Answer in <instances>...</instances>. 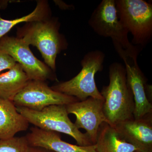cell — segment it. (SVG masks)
I'll return each instance as SVG.
<instances>
[{"instance_id": "obj_1", "label": "cell", "mask_w": 152, "mask_h": 152, "mask_svg": "<svg viewBox=\"0 0 152 152\" xmlns=\"http://www.w3.org/2000/svg\"><path fill=\"white\" fill-rule=\"evenodd\" d=\"M110 83L101 94L104 99L103 111L109 125L114 127L121 122L134 119L135 104L132 92L122 64H112L109 67Z\"/></svg>"}, {"instance_id": "obj_2", "label": "cell", "mask_w": 152, "mask_h": 152, "mask_svg": "<svg viewBox=\"0 0 152 152\" xmlns=\"http://www.w3.org/2000/svg\"><path fill=\"white\" fill-rule=\"evenodd\" d=\"M60 26L58 20L49 18L27 23L17 31V37L37 47L46 64L53 72L57 55L67 46L66 39L59 32Z\"/></svg>"}, {"instance_id": "obj_3", "label": "cell", "mask_w": 152, "mask_h": 152, "mask_svg": "<svg viewBox=\"0 0 152 152\" xmlns=\"http://www.w3.org/2000/svg\"><path fill=\"white\" fill-rule=\"evenodd\" d=\"M105 55L99 50L88 52L83 58L82 69L72 79L51 87L56 91L75 97L79 101L91 97L104 100L95 81V75L103 69Z\"/></svg>"}, {"instance_id": "obj_4", "label": "cell", "mask_w": 152, "mask_h": 152, "mask_svg": "<svg viewBox=\"0 0 152 152\" xmlns=\"http://www.w3.org/2000/svg\"><path fill=\"white\" fill-rule=\"evenodd\" d=\"M17 109L29 124L34 125L36 127L67 134L73 138L78 145H94L86 134L82 133L70 119L66 105L49 106L41 111L23 107H17Z\"/></svg>"}, {"instance_id": "obj_5", "label": "cell", "mask_w": 152, "mask_h": 152, "mask_svg": "<svg viewBox=\"0 0 152 152\" xmlns=\"http://www.w3.org/2000/svg\"><path fill=\"white\" fill-rule=\"evenodd\" d=\"M120 22L132 36L131 44L141 49L152 37V4L143 0H117Z\"/></svg>"}, {"instance_id": "obj_6", "label": "cell", "mask_w": 152, "mask_h": 152, "mask_svg": "<svg viewBox=\"0 0 152 152\" xmlns=\"http://www.w3.org/2000/svg\"><path fill=\"white\" fill-rule=\"evenodd\" d=\"M113 44L115 50L124 63L127 80L134 96L135 104L134 118L140 119L152 113V103L147 97L146 93V79L137 63L138 56L141 49L133 45L125 48L117 43Z\"/></svg>"}, {"instance_id": "obj_7", "label": "cell", "mask_w": 152, "mask_h": 152, "mask_svg": "<svg viewBox=\"0 0 152 152\" xmlns=\"http://www.w3.org/2000/svg\"><path fill=\"white\" fill-rule=\"evenodd\" d=\"M89 25L98 35L110 38L113 42L128 48L132 45L129 33L123 26L118 16L115 0H103L93 12Z\"/></svg>"}, {"instance_id": "obj_8", "label": "cell", "mask_w": 152, "mask_h": 152, "mask_svg": "<svg viewBox=\"0 0 152 152\" xmlns=\"http://www.w3.org/2000/svg\"><path fill=\"white\" fill-rule=\"evenodd\" d=\"M0 51L10 56L21 66L31 80L45 81L54 77L53 71L34 56L29 45L21 38L4 36L0 39Z\"/></svg>"}, {"instance_id": "obj_9", "label": "cell", "mask_w": 152, "mask_h": 152, "mask_svg": "<svg viewBox=\"0 0 152 152\" xmlns=\"http://www.w3.org/2000/svg\"><path fill=\"white\" fill-rule=\"evenodd\" d=\"M78 101L75 97L54 91L45 81L30 80L12 102L17 107L41 111L49 106L67 105Z\"/></svg>"}, {"instance_id": "obj_10", "label": "cell", "mask_w": 152, "mask_h": 152, "mask_svg": "<svg viewBox=\"0 0 152 152\" xmlns=\"http://www.w3.org/2000/svg\"><path fill=\"white\" fill-rule=\"evenodd\" d=\"M104 100L90 97L66 105L68 114L76 116L75 125L78 129H84L93 145L97 141L100 126L108 124L103 111Z\"/></svg>"}, {"instance_id": "obj_11", "label": "cell", "mask_w": 152, "mask_h": 152, "mask_svg": "<svg viewBox=\"0 0 152 152\" xmlns=\"http://www.w3.org/2000/svg\"><path fill=\"white\" fill-rule=\"evenodd\" d=\"M152 114L142 118L126 120L113 127L126 142L140 152H152Z\"/></svg>"}, {"instance_id": "obj_12", "label": "cell", "mask_w": 152, "mask_h": 152, "mask_svg": "<svg viewBox=\"0 0 152 152\" xmlns=\"http://www.w3.org/2000/svg\"><path fill=\"white\" fill-rule=\"evenodd\" d=\"M30 130L25 136L29 146L41 147L56 152H97L96 144L87 146L73 145L62 140L56 132L36 127Z\"/></svg>"}, {"instance_id": "obj_13", "label": "cell", "mask_w": 152, "mask_h": 152, "mask_svg": "<svg viewBox=\"0 0 152 152\" xmlns=\"http://www.w3.org/2000/svg\"><path fill=\"white\" fill-rule=\"evenodd\" d=\"M29 124L12 101L0 98V140L11 138L17 133L26 131Z\"/></svg>"}, {"instance_id": "obj_14", "label": "cell", "mask_w": 152, "mask_h": 152, "mask_svg": "<svg viewBox=\"0 0 152 152\" xmlns=\"http://www.w3.org/2000/svg\"><path fill=\"white\" fill-rule=\"evenodd\" d=\"M97 152H134L137 151L126 141L113 127L107 123L101 124L96 144Z\"/></svg>"}, {"instance_id": "obj_15", "label": "cell", "mask_w": 152, "mask_h": 152, "mask_svg": "<svg viewBox=\"0 0 152 152\" xmlns=\"http://www.w3.org/2000/svg\"><path fill=\"white\" fill-rule=\"evenodd\" d=\"M30 80L21 66L17 63L8 71L0 74V98L13 101Z\"/></svg>"}, {"instance_id": "obj_16", "label": "cell", "mask_w": 152, "mask_h": 152, "mask_svg": "<svg viewBox=\"0 0 152 152\" xmlns=\"http://www.w3.org/2000/svg\"><path fill=\"white\" fill-rule=\"evenodd\" d=\"M50 9L48 2L46 1H39L34 10L31 13L20 18L14 20H5L0 15V39L6 35L7 33L16 25L20 23L43 20L50 18Z\"/></svg>"}, {"instance_id": "obj_17", "label": "cell", "mask_w": 152, "mask_h": 152, "mask_svg": "<svg viewBox=\"0 0 152 152\" xmlns=\"http://www.w3.org/2000/svg\"><path fill=\"white\" fill-rule=\"evenodd\" d=\"M29 146L25 136L0 140V152H27Z\"/></svg>"}, {"instance_id": "obj_18", "label": "cell", "mask_w": 152, "mask_h": 152, "mask_svg": "<svg viewBox=\"0 0 152 152\" xmlns=\"http://www.w3.org/2000/svg\"><path fill=\"white\" fill-rule=\"evenodd\" d=\"M16 63L10 56L0 51V72L5 70L10 69Z\"/></svg>"}, {"instance_id": "obj_19", "label": "cell", "mask_w": 152, "mask_h": 152, "mask_svg": "<svg viewBox=\"0 0 152 152\" xmlns=\"http://www.w3.org/2000/svg\"><path fill=\"white\" fill-rule=\"evenodd\" d=\"M27 152H56L44 148L38 147L29 146Z\"/></svg>"}, {"instance_id": "obj_20", "label": "cell", "mask_w": 152, "mask_h": 152, "mask_svg": "<svg viewBox=\"0 0 152 152\" xmlns=\"http://www.w3.org/2000/svg\"><path fill=\"white\" fill-rule=\"evenodd\" d=\"M134 152H140L138 151H134Z\"/></svg>"}]
</instances>
